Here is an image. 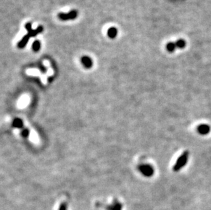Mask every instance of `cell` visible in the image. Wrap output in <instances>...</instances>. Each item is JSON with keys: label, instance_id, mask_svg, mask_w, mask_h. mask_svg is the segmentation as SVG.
Returning <instances> with one entry per match:
<instances>
[{"label": "cell", "instance_id": "6da1fadb", "mask_svg": "<svg viewBox=\"0 0 211 210\" xmlns=\"http://www.w3.org/2000/svg\"><path fill=\"white\" fill-rule=\"evenodd\" d=\"M189 156V151L184 152L182 154V155L178 158L176 164L174 165V167H173V171L177 172L183 169L185 167V165L187 163Z\"/></svg>", "mask_w": 211, "mask_h": 210}, {"label": "cell", "instance_id": "7a4b0ae2", "mask_svg": "<svg viewBox=\"0 0 211 210\" xmlns=\"http://www.w3.org/2000/svg\"><path fill=\"white\" fill-rule=\"evenodd\" d=\"M78 16V12L77 10H73L70 11L68 13H64L61 12L58 14V17L59 19L62 21H68V20H73L76 19Z\"/></svg>", "mask_w": 211, "mask_h": 210}, {"label": "cell", "instance_id": "3957f363", "mask_svg": "<svg viewBox=\"0 0 211 210\" xmlns=\"http://www.w3.org/2000/svg\"><path fill=\"white\" fill-rule=\"evenodd\" d=\"M139 170H140L141 173L144 175L145 176L150 177L154 174V169H153V168L151 167L150 165H141V167H139Z\"/></svg>", "mask_w": 211, "mask_h": 210}, {"label": "cell", "instance_id": "277c9868", "mask_svg": "<svg viewBox=\"0 0 211 210\" xmlns=\"http://www.w3.org/2000/svg\"><path fill=\"white\" fill-rule=\"evenodd\" d=\"M197 131L200 134L206 135L210 132V127L207 124H202L197 127Z\"/></svg>", "mask_w": 211, "mask_h": 210}, {"label": "cell", "instance_id": "5b68a950", "mask_svg": "<svg viewBox=\"0 0 211 210\" xmlns=\"http://www.w3.org/2000/svg\"><path fill=\"white\" fill-rule=\"evenodd\" d=\"M81 61L83 65L85 66L86 68H90L92 67V60L90 57L88 56H83L81 59Z\"/></svg>", "mask_w": 211, "mask_h": 210}, {"label": "cell", "instance_id": "8992f818", "mask_svg": "<svg viewBox=\"0 0 211 210\" xmlns=\"http://www.w3.org/2000/svg\"><path fill=\"white\" fill-rule=\"evenodd\" d=\"M30 38H31L30 36L28 34L25 35V36H23V38H22L21 40L19 42V43H18V45H17L18 47H19V48H23L25 47L27 44H28L29 40H30Z\"/></svg>", "mask_w": 211, "mask_h": 210}, {"label": "cell", "instance_id": "52a82bcc", "mask_svg": "<svg viewBox=\"0 0 211 210\" xmlns=\"http://www.w3.org/2000/svg\"><path fill=\"white\" fill-rule=\"evenodd\" d=\"M43 27H42V26H38L36 30H31L30 32H29L28 34L30 35V37H35L36 35H38V34H41V33L43 32Z\"/></svg>", "mask_w": 211, "mask_h": 210}, {"label": "cell", "instance_id": "ba28073f", "mask_svg": "<svg viewBox=\"0 0 211 210\" xmlns=\"http://www.w3.org/2000/svg\"><path fill=\"white\" fill-rule=\"evenodd\" d=\"M117 29L114 27H110L107 31V36L109 37L110 38H115L117 36Z\"/></svg>", "mask_w": 211, "mask_h": 210}, {"label": "cell", "instance_id": "9c48e42d", "mask_svg": "<svg viewBox=\"0 0 211 210\" xmlns=\"http://www.w3.org/2000/svg\"><path fill=\"white\" fill-rule=\"evenodd\" d=\"M41 42L36 40H35L32 44V49L34 50L35 52H38L40 49H41Z\"/></svg>", "mask_w": 211, "mask_h": 210}, {"label": "cell", "instance_id": "30bf717a", "mask_svg": "<svg viewBox=\"0 0 211 210\" xmlns=\"http://www.w3.org/2000/svg\"><path fill=\"white\" fill-rule=\"evenodd\" d=\"M176 48V44L170 43V44H168V45H167V50L169 51H170V52H173V51H174L175 50V48Z\"/></svg>", "mask_w": 211, "mask_h": 210}, {"label": "cell", "instance_id": "8fae6325", "mask_svg": "<svg viewBox=\"0 0 211 210\" xmlns=\"http://www.w3.org/2000/svg\"><path fill=\"white\" fill-rule=\"evenodd\" d=\"M185 45H186L185 42L183 40H180L176 42V47H178V48H183V47H185Z\"/></svg>", "mask_w": 211, "mask_h": 210}, {"label": "cell", "instance_id": "7c38bea8", "mask_svg": "<svg viewBox=\"0 0 211 210\" xmlns=\"http://www.w3.org/2000/svg\"><path fill=\"white\" fill-rule=\"evenodd\" d=\"M14 126L17 128L21 127L22 126H23V121H21V120H20L19 119H15L14 121Z\"/></svg>", "mask_w": 211, "mask_h": 210}, {"label": "cell", "instance_id": "4fadbf2b", "mask_svg": "<svg viewBox=\"0 0 211 210\" xmlns=\"http://www.w3.org/2000/svg\"><path fill=\"white\" fill-rule=\"evenodd\" d=\"M25 27V29H26V30L28 31V32H30L31 30H32V24H31L30 23H26Z\"/></svg>", "mask_w": 211, "mask_h": 210}]
</instances>
